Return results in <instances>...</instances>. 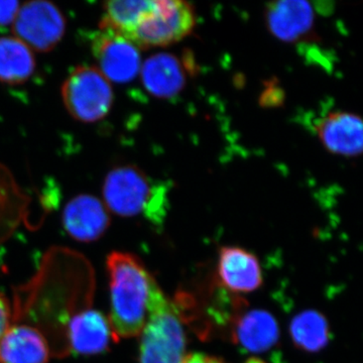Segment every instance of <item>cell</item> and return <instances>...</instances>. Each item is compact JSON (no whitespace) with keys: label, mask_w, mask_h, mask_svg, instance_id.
Listing matches in <instances>:
<instances>
[{"label":"cell","mask_w":363,"mask_h":363,"mask_svg":"<svg viewBox=\"0 0 363 363\" xmlns=\"http://www.w3.org/2000/svg\"><path fill=\"white\" fill-rule=\"evenodd\" d=\"M113 339L108 318L92 308L75 313L67 324L68 348L77 354H100Z\"/></svg>","instance_id":"30bf717a"},{"label":"cell","mask_w":363,"mask_h":363,"mask_svg":"<svg viewBox=\"0 0 363 363\" xmlns=\"http://www.w3.org/2000/svg\"><path fill=\"white\" fill-rule=\"evenodd\" d=\"M182 363H226L221 358L211 357V355L204 354V353H190L186 355Z\"/></svg>","instance_id":"ffe728a7"},{"label":"cell","mask_w":363,"mask_h":363,"mask_svg":"<svg viewBox=\"0 0 363 363\" xmlns=\"http://www.w3.org/2000/svg\"><path fill=\"white\" fill-rule=\"evenodd\" d=\"M21 4L18 1H1L0 0V26H6L13 23Z\"/></svg>","instance_id":"ac0fdd59"},{"label":"cell","mask_w":363,"mask_h":363,"mask_svg":"<svg viewBox=\"0 0 363 363\" xmlns=\"http://www.w3.org/2000/svg\"><path fill=\"white\" fill-rule=\"evenodd\" d=\"M279 338L278 322L264 310L245 313L234 324V341L250 352H266L276 345Z\"/></svg>","instance_id":"9a60e30c"},{"label":"cell","mask_w":363,"mask_h":363,"mask_svg":"<svg viewBox=\"0 0 363 363\" xmlns=\"http://www.w3.org/2000/svg\"><path fill=\"white\" fill-rule=\"evenodd\" d=\"M35 70L32 50L16 38H0V82L23 84Z\"/></svg>","instance_id":"2e32d148"},{"label":"cell","mask_w":363,"mask_h":363,"mask_svg":"<svg viewBox=\"0 0 363 363\" xmlns=\"http://www.w3.org/2000/svg\"><path fill=\"white\" fill-rule=\"evenodd\" d=\"M16 39L33 51H52L63 39L66 20L58 6L45 0L26 2L13 23Z\"/></svg>","instance_id":"8992f818"},{"label":"cell","mask_w":363,"mask_h":363,"mask_svg":"<svg viewBox=\"0 0 363 363\" xmlns=\"http://www.w3.org/2000/svg\"><path fill=\"white\" fill-rule=\"evenodd\" d=\"M64 228L74 240L93 242L101 238L111 225L105 204L93 195L76 196L63 212Z\"/></svg>","instance_id":"9c48e42d"},{"label":"cell","mask_w":363,"mask_h":363,"mask_svg":"<svg viewBox=\"0 0 363 363\" xmlns=\"http://www.w3.org/2000/svg\"><path fill=\"white\" fill-rule=\"evenodd\" d=\"M219 283L233 293H252L262 285L259 259L253 253L238 247H223L217 266Z\"/></svg>","instance_id":"7c38bea8"},{"label":"cell","mask_w":363,"mask_h":363,"mask_svg":"<svg viewBox=\"0 0 363 363\" xmlns=\"http://www.w3.org/2000/svg\"><path fill=\"white\" fill-rule=\"evenodd\" d=\"M315 131L329 152L345 157L363 155V117L348 111H332L318 119Z\"/></svg>","instance_id":"ba28073f"},{"label":"cell","mask_w":363,"mask_h":363,"mask_svg":"<svg viewBox=\"0 0 363 363\" xmlns=\"http://www.w3.org/2000/svg\"><path fill=\"white\" fill-rule=\"evenodd\" d=\"M140 337L138 363H182L187 355L180 315L164 293L157 298Z\"/></svg>","instance_id":"277c9868"},{"label":"cell","mask_w":363,"mask_h":363,"mask_svg":"<svg viewBox=\"0 0 363 363\" xmlns=\"http://www.w3.org/2000/svg\"><path fill=\"white\" fill-rule=\"evenodd\" d=\"M102 193L107 209L124 218L143 214L154 223H161L166 215L168 187L138 167L112 169L105 178Z\"/></svg>","instance_id":"7a4b0ae2"},{"label":"cell","mask_w":363,"mask_h":363,"mask_svg":"<svg viewBox=\"0 0 363 363\" xmlns=\"http://www.w3.org/2000/svg\"><path fill=\"white\" fill-rule=\"evenodd\" d=\"M245 363H267L264 362V360L260 359V358L257 357H250V359L247 360Z\"/></svg>","instance_id":"44dd1931"},{"label":"cell","mask_w":363,"mask_h":363,"mask_svg":"<svg viewBox=\"0 0 363 363\" xmlns=\"http://www.w3.org/2000/svg\"><path fill=\"white\" fill-rule=\"evenodd\" d=\"M98 69L111 82H131L140 74V49L130 40L111 30H100L92 42Z\"/></svg>","instance_id":"52a82bcc"},{"label":"cell","mask_w":363,"mask_h":363,"mask_svg":"<svg viewBox=\"0 0 363 363\" xmlns=\"http://www.w3.org/2000/svg\"><path fill=\"white\" fill-rule=\"evenodd\" d=\"M140 74L145 90L159 98L177 96L185 87L187 77L183 63L169 52H159L145 60Z\"/></svg>","instance_id":"5bb4252c"},{"label":"cell","mask_w":363,"mask_h":363,"mask_svg":"<svg viewBox=\"0 0 363 363\" xmlns=\"http://www.w3.org/2000/svg\"><path fill=\"white\" fill-rule=\"evenodd\" d=\"M266 20L267 28L277 39L296 43L312 33L315 9L304 0L272 2L266 9Z\"/></svg>","instance_id":"8fae6325"},{"label":"cell","mask_w":363,"mask_h":363,"mask_svg":"<svg viewBox=\"0 0 363 363\" xmlns=\"http://www.w3.org/2000/svg\"><path fill=\"white\" fill-rule=\"evenodd\" d=\"M47 336L33 325L11 324L0 341V363H48Z\"/></svg>","instance_id":"4fadbf2b"},{"label":"cell","mask_w":363,"mask_h":363,"mask_svg":"<svg viewBox=\"0 0 363 363\" xmlns=\"http://www.w3.org/2000/svg\"><path fill=\"white\" fill-rule=\"evenodd\" d=\"M13 321V313L9 300L4 294L0 293V341Z\"/></svg>","instance_id":"d6986e66"},{"label":"cell","mask_w":363,"mask_h":363,"mask_svg":"<svg viewBox=\"0 0 363 363\" xmlns=\"http://www.w3.org/2000/svg\"><path fill=\"white\" fill-rule=\"evenodd\" d=\"M290 333L294 344L306 352H318L330 340V327L326 317L315 310H307L294 317Z\"/></svg>","instance_id":"e0dca14e"},{"label":"cell","mask_w":363,"mask_h":363,"mask_svg":"<svg viewBox=\"0 0 363 363\" xmlns=\"http://www.w3.org/2000/svg\"><path fill=\"white\" fill-rule=\"evenodd\" d=\"M67 111L76 121L93 123L111 111L114 94L111 81L96 67L79 66L69 74L61 89Z\"/></svg>","instance_id":"5b68a950"},{"label":"cell","mask_w":363,"mask_h":363,"mask_svg":"<svg viewBox=\"0 0 363 363\" xmlns=\"http://www.w3.org/2000/svg\"><path fill=\"white\" fill-rule=\"evenodd\" d=\"M196 16L190 4L181 0H147L128 40L138 49L168 47L194 30Z\"/></svg>","instance_id":"3957f363"},{"label":"cell","mask_w":363,"mask_h":363,"mask_svg":"<svg viewBox=\"0 0 363 363\" xmlns=\"http://www.w3.org/2000/svg\"><path fill=\"white\" fill-rule=\"evenodd\" d=\"M106 266L111 293L108 321L114 340L138 337L164 292L142 260L131 253L111 252Z\"/></svg>","instance_id":"6da1fadb"}]
</instances>
